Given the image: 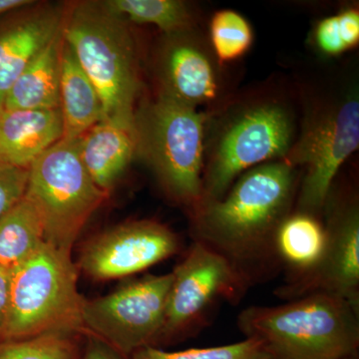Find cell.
Listing matches in <instances>:
<instances>
[{
    "label": "cell",
    "mask_w": 359,
    "mask_h": 359,
    "mask_svg": "<svg viewBox=\"0 0 359 359\" xmlns=\"http://www.w3.org/2000/svg\"><path fill=\"white\" fill-rule=\"evenodd\" d=\"M80 335L49 334L0 342V359H81L84 348Z\"/></svg>",
    "instance_id": "22"
},
{
    "label": "cell",
    "mask_w": 359,
    "mask_h": 359,
    "mask_svg": "<svg viewBox=\"0 0 359 359\" xmlns=\"http://www.w3.org/2000/svg\"><path fill=\"white\" fill-rule=\"evenodd\" d=\"M15 13L0 25V110L26 66L60 34L65 15L61 6L35 1Z\"/></svg>",
    "instance_id": "14"
},
{
    "label": "cell",
    "mask_w": 359,
    "mask_h": 359,
    "mask_svg": "<svg viewBox=\"0 0 359 359\" xmlns=\"http://www.w3.org/2000/svg\"><path fill=\"white\" fill-rule=\"evenodd\" d=\"M61 34L98 92L102 120L134 123L140 77L129 22L101 1L78 2L65 11Z\"/></svg>",
    "instance_id": "3"
},
{
    "label": "cell",
    "mask_w": 359,
    "mask_h": 359,
    "mask_svg": "<svg viewBox=\"0 0 359 359\" xmlns=\"http://www.w3.org/2000/svg\"><path fill=\"white\" fill-rule=\"evenodd\" d=\"M327 241L320 261L306 275L292 278L278 294L289 299L311 294L341 297L359 309V208L355 197L327 199Z\"/></svg>",
    "instance_id": "11"
},
{
    "label": "cell",
    "mask_w": 359,
    "mask_h": 359,
    "mask_svg": "<svg viewBox=\"0 0 359 359\" xmlns=\"http://www.w3.org/2000/svg\"><path fill=\"white\" fill-rule=\"evenodd\" d=\"M155 67L160 95L195 109L218 98L221 84L216 56L194 28L165 35Z\"/></svg>",
    "instance_id": "13"
},
{
    "label": "cell",
    "mask_w": 359,
    "mask_h": 359,
    "mask_svg": "<svg viewBox=\"0 0 359 359\" xmlns=\"http://www.w3.org/2000/svg\"><path fill=\"white\" fill-rule=\"evenodd\" d=\"M27 181L28 169L0 163V218L25 197Z\"/></svg>",
    "instance_id": "26"
},
{
    "label": "cell",
    "mask_w": 359,
    "mask_h": 359,
    "mask_svg": "<svg viewBox=\"0 0 359 359\" xmlns=\"http://www.w3.org/2000/svg\"><path fill=\"white\" fill-rule=\"evenodd\" d=\"M63 138L60 108L0 110V163L28 169Z\"/></svg>",
    "instance_id": "15"
},
{
    "label": "cell",
    "mask_w": 359,
    "mask_h": 359,
    "mask_svg": "<svg viewBox=\"0 0 359 359\" xmlns=\"http://www.w3.org/2000/svg\"><path fill=\"white\" fill-rule=\"evenodd\" d=\"M104 7L127 22L157 26L165 35L195 28L192 9L181 0H104Z\"/></svg>",
    "instance_id": "21"
},
{
    "label": "cell",
    "mask_w": 359,
    "mask_h": 359,
    "mask_svg": "<svg viewBox=\"0 0 359 359\" xmlns=\"http://www.w3.org/2000/svg\"><path fill=\"white\" fill-rule=\"evenodd\" d=\"M77 140L82 164L94 183L106 193L137 156L134 123L101 120Z\"/></svg>",
    "instance_id": "16"
},
{
    "label": "cell",
    "mask_w": 359,
    "mask_h": 359,
    "mask_svg": "<svg viewBox=\"0 0 359 359\" xmlns=\"http://www.w3.org/2000/svg\"><path fill=\"white\" fill-rule=\"evenodd\" d=\"M295 186L294 167L285 160L252 168L223 198L192 212L196 242L228 259L252 285L278 263L276 231L290 214Z\"/></svg>",
    "instance_id": "1"
},
{
    "label": "cell",
    "mask_w": 359,
    "mask_h": 359,
    "mask_svg": "<svg viewBox=\"0 0 359 359\" xmlns=\"http://www.w3.org/2000/svg\"><path fill=\"white\" fill-rule=\"evenodd\" d=\"M359 145V98L355 89L323 103L304 126L285 161L306 168L299 211L318 217L325 209L335 177Z\"/></svg>",
    "instance_id": "8"
},
{
    "label": "cell",
    "mask_w": 359,
    "mask_h": 359,
    "mask_svg": "<svg viewBox=\"0 0 359 359\" xmlns=\"http://www.w3.org/2000/svg\"><path fill=\"white\" fill-rule=\"evenodd\" d=\"M44 243L39 212L25 195L0 218V266L11 271L32 257Z\"/></svg>",
    "instance_id": "20"
},
{
    "label": "cell",
    "mask_w": 359,
    "mask_h": 359,
    "mask_svg": "<svg viewBox=\"0 0 359 359\" xmlns=\"http://www.w3.org/2000/svg\"><path fill=\"white\" fill-rule=\"evenodd\" d=\"M59 93L63 139L76 140L103 119L102 103L98 92L63 39Z\"/></svg>",
    "instance_id": "17"
},
{
    "label": "cell",
    "mask_w": 359,
    "mask_h": 359,
    "mask_svg": "<svg viewBox=\"0 0 359 359\" xmlns=\"http://www.w3.org/2000/svg\"><path fill=\"white\" fill-rule=\"evenodd\" d=\"M87 339L88 341L84 347L81 359H124L100 340L93 337H87Z\"/></svg>",
    "instance_id": "27"
},
{
    "label": "cell",
    "mask_w": 359,
    "mask_h": 359,
    "mask_svg": "<svg viewBox=\"0 0 359 359\" xmlns=\"http://www.w3.org/2000/svg\"><path fill=\"white\" fill-rule=\"evenodd\" d=\"M327 233L325 223L313 215L290 214L278 226L275 238L276 257L294 278L309 273L320 261Z\"/></svg>",
    "instance_id": "19"
},
{
    "label": "cell",
    "mask_w": 359,
    "mask_h": 359,
    "mask_svg": "<svg viewBox=\"0 0 359 359\" xmlns=\"http://www.w3.org/2000/svg\"><path fill=\"white\" fill-rule=\"evenodd\" d=\"M137 156L154 172L170 198L191 208L203 197L205 116L158 94L135 111Z\"/></svg>",
    "instance_id": "5"
},
{
    "label": "cell",
    "mask_w": 359,
    "mask_h": 359,
    "mask_svg": "<svg viewBox=\"0 0 359 359\" xmlns=\"http://www.w3.org/2000/svg\"><path fill=\"white\" fill-rule=\"evenodd\" d=\"M32 0H0V15L32 4Z\"/></svg>",
    "instance_id": "29"
},
{
    "label": "cell",
    "mask_w": 359,
    "mask_h": 359,
    "mask_svg": "<svg viewBox=\"0 0 359 359\" xmlns=\"http://www.w3.org/2000/svg\"><path fill=\"white\" fill-rule=\"evenodd\" d=\"M178 237L155 221L128 222L92 238L79 259L80 269L98 280L125 278L174 256Z\"/></svg>",
    "instance_id": "12"
},
{
    "label": "cell",
    "mask_w": 359,
    "mask_h": 359,
    "mask_svg": "<svg viewBox=\"0 0 359 359\" xmlns=\"http://www.w3.org/2000/svg\"><path fill=\"white\" fill-rule=\"evenodd\" d=\"M341 359H358V353L351 354V355L346 356V358Z\"/></svg>",
    "instance_id": "30"
},
{
    "label": "cell",
    "mask_w": 359,
    "mask_h": 359,
    "mask_svg": "<svg viewBox=\"0 0 359 359\" xmlns=\"http://www.w3.org/2000/svg\"><path fill=\"white\" fill-rule=\"evenodd\" d=\"M59 34L40 52L15 80L4 103L6 110H50L60 105V50Z\"/></svg>",
    "instance_id": "18"
},
{
    "label": "cell",
    "mask_w": 359,
    "mask_h": 359,
    "mask_svg": "<svg viewBox=\"0 0 359 359\" xmlns=\"http://www.w3.org/2000/svg\"><path fill=\"white\" fill-rule=\"evenodd\" d=\"M294 129L292 112L276 100L254 101L226 114L208 148L200 205L223 198L244 172L285 160L294 145Z\"/></svg>",
    "instance_id": "6"
},
{
    "label": "cell",
    "mask_w": 359,
    "mask_h": 359,
    "mask_svg": "<svg viewBox=\"0 0 359 359\" xmlns=\"http://www.w3.org/2000/svg\"><path fill=\"white\" fill-rule=\"evenodd\" d=\"M172 273L173 283L159 344L204 323L217 302H237L250 287L228 259L199 242L194 243Z\"/></svg>",
    "instance_id": "10"
},
{
    "label": "cell",
    "mask_w": 359,
    "mask_h": 359,
    "mask_svg": "<svg viewBox=\"0 0 359 359\" xmlns=\"http://www.w3.org/2000/svg\"><path fill=\"white\" fill-rule=\"evenodd\" d=\"M107 196L82 164L77 139H61L28 168L25 197L39 212L45 243L56 249L71 252Z\"/></svg>",
    "instance_id": "7"
},
{
    "label": "cell",
    "mask_w": 359,
    "mask_h": 359,
    "mask_svg": "<svg viewBox=\"0 0 359 359\" xmlns=\"http://www.w3.org/2000/svg\"><path fill=\"white\" fill-rule=\"evenodd\" d=\"M128 359H271L261 342L245 339L226 346L166 351L158 347L138 349Z\"/></svg>",
    "instance_id": "24"
},
{
    "label": "cell",
    "mask_w": 359,
    "mask_h": 359,
    "mask_svg": "<svg viewBox=\"0 0 359 359\" xmlns=\"http://www.w3.org/2000/svg\"><path fill=\"white\" fill-rule=\"evenodd\" d=\"M9 287H11V271L0 266V340H1L7 309H8Z\"/></svg>",
    "instance_id": "28"
},
{
    "label": "cell",
    "mask_w": 359,
    "mask_h": 359,
    "mask_svg": "<svg viewBox=\"0 0 359 359\" xmlns=\"http://www.w3.org/2000/svg\"><path fill=\"white\" fill-rule=\"evenodd\" d=\"M316 46L327 55H339L359 42V13L346 9L320 20L314 32Z\"/></svg>",
    "instance_id": "25"
},
{
    "label": "cell",
    "mask_w": 359,
    "mask_h": 359,
    "mask_svg": "<svg viewBox=\"0 0 359 359\" xmlns=\"http://www.w3.org/2000/svg\"><path fill=\"white\" fill-rule=\"evenodd\" d=\"M212 50L219 62H230L244 55L252 46V27L244 16L236 11L215 13L210 23Z\"/></svg>",
    "instance_id": "23"
},
{
    "label": "cell",
    "mask_w": 359,
    "mask_h": 359,
    "mask_svg": "<svg viewBox=\"0 0 359 359\" xmlns=\"http://www.w3.org/2000/svg\"><path fill=\"white\" fill-rule=\"evenodd\" d=\"M77 280L71 252L46 243L11 269L8 309L0 342L49 334L85 335L84 299Z\"/></svg>",
    "instance_id": "4"
},
{
    "label": "cell",
    "mask_w": 359,
    "mask_h": 359,
    "mask_svg": "<svg viewBox=\"0 0 359 359\" xmlns=\"http://www.w3.org/2000/svg\"><path fill=\"white\" fill-rule=\"evenodd\" d=\"M173 273L148 276L113 294L85 301V335L100 340L121 358L143 347H156L164 327Z\"/></svg>",
    "instance_id": "9"
},
{
    "label": "cell",
    "mask_w": 359,
    "mask_h": 359,
    "mask_svg": "<svg viewBox=\"0 0 359 359\" xmlns=\"http://www.w3.org/2000/svg\"><path fill=\"white\" fill-rule=\"evenodd\" d=\"M358 313L341 297L311 294L280 306H250L237 323L271 359H341L358 353Z\"/></svg>",
    "instance_id": "2"
}]
</instances>
